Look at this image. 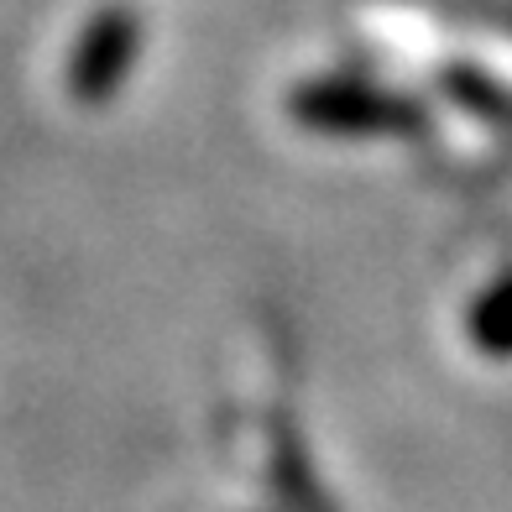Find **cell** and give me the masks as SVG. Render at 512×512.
Masks as SVG:
<instances>
[{
	"instance_id": "cell-2",
	"label": "cell",
	"mask_w": 512,
	"mask_h": 512,
	"mask_svg": "<svg viewBox=\"0 0 512 512\" xmlns=\"http://www.w3.org/2000/svg\"><path fill=\"white\" fill-rule=\"evenodd\" d=\"M471 340L486 356H512V277L481 293V304L471 309Z\"/></svg>"
},
{
	"instance_id": "cell-1",
	"label": "cell",
	"mask_w": 512,
	"mask_h": 512,
	"mask_svg": "<svg viewBox=\"0 0 512 512\" xmlns=\"http://www.w3.org/2000/svg\"><path fill=\"white\" fill-rule=\"evenodd\" d=\"M131 48H136L131 21H126V16H105L100 27L84 37V48H79V58H74V84L84 89L89 100L105 95L110 84H121L126 63H131Z\"/></svg>"
}]
</instances>
